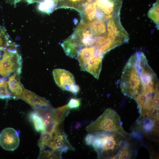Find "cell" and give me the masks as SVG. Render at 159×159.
<instances>
[{
  "label": "cell",
  "instance_id": "6da1fadb",
  "mask_svg": "<svg viewBox=\"0 0 159 159\" xmlns=\"http://www.w3.org/2000/svg\"><path fill=\"white\" fill-rule=\"evenodd\" d=\"M144 57L142 52L131 56L121 76L120 86L122 93L134 99L145 92L150 80L149 68L143 61Z\"/></svg>",
  "mask_w": 159,
  "mask_h": 159
},
{
  "label": "cell",
  "instance_id": "7a4b0ae2",
  "mask_svg": "<svg viewBox=\"0 0 159 159\" xmlns=\"http://www.w3.org/2000/svg\"><path fill=\"white\" fill-rule=\"evenodd\" d=\"M126 140L120 134L109 132L89 133L85 138L86 144L94 148L99 158L115 159Z\"/></svg>",
  "mask_w": 159,
  "mask_h": 159
},
{
  "label": "cell",
  "instance_id": "3957f363",
  "mask_svg": "<svg viewBox=\"0 0 159 159\" xmlns=\"http://www.w3.org/2000/svg\"><path fill=\"white\" fill-rule=\"evenodd\" d=\"M122 0H94L81 14L82 20L107 21L120 14Z\"/></svg>",
  "mask_w": 159,
  "mask_h": 159
},
{
  "label": "cell",
  "instance_id": "277c9868",
  "mask_svg": "<svg viewBox=\"0 0 159 159\" xmlns=\"http://www.w3.org/2000/svg\"><path fill=\"white\" fill-rule=\"evenodd\" d=\"M86 129L88 133L104 132H116L123 136L126 139L131 135L124 130L120 116L111 108L106 109L98 118L87 125Z\"/></svg>",
  "mask_w": 159,
  "mask_h": 159
},
{
  "label": "cell",
  "instance_id": "5b68a950",
  "mask_svg": "<svg viewBox=\"0 0 159 159\" xmlns=\"http://www.w3.org/2000/svg\"><path fill=\"white\" fill-rule=\"evenodd\" d=\"M61 127L53 132L51 139L41 147L42 150L52 158H60L63 153L74 148L68 142L65 133Z\"/></svg>",
  "mask_w": 159,
  "mask_h": 159
},
{
  "label": "cell",
  "instance_id": "8992f818",
  "mask_svg": "<svg viewBox=\"0 0 159 159\" xmlns=\"http://www.w3.org/2000/svg\"><path fill=\"white\" fill-rule=\"evenodd\" d=\"M22 61L21 56L16 50H5L0 61V74L4 77L12 72L20 75Z\"/></svg>",
  "mask_w": 159,
  "mask_h": 159
},
{
  "label": "cell",
  "instance_id": "52a82bcc",
  "mask_svg": "<svg viewBox=\"0 0 159 159\" xmlns=\"http://www.w3.org/2000/svg\"><path fill=\"white\" fill-rule=\"evenodd\" d=\"M107 34L115 47L128 42L129 35L122 25L120 15L107 21Z\"/></svg>",
  "mask_w": 159,
  "mask_h": 159
},
{
  "label": "cell",
  "instance_id": "ba28073f",
  "mask_svg": "<svg viewBox=\"0 0 159 159\" xmlns=\"http://www.w3.org/2000/svg\"><path fill=\"white\" fill-rule=\"evenodd\" d=\"M19 142L18 131L12 128H5L0 133V144L5 150H15L18 147Z\"/></svg>",
  "mask_w": 159,
  "mask_h": 159
},
{
  "label": "cell",
  "instance_id": "9c48e42d",
  "mask_svg": "<svg viewBox=\"0 0 159 159\" xmlns=\"http://www.w3.org/2000/svg\"><path fill=\"white\" fill-rule=\"evenodd\" d=\"M20 98L29 104L37 111L51 106L49 101L46 99L26 89H24L22 94Z\"/></svg>",
  "mask_w": 159,
  "mask_h": 159
},
{
  "label": "cell",
  "instance_id": "30bf717a",
  "mask_svg": "<svg viewBox=\"0 0 159 159\" xmlns=\"http://www.w3.org/2000/svg\"><path fill=\"white\" fill-rule=\"evenodd\" d=\"M53 74L56 84L63 90H68L72 85L75 84L73 74L64 69H56L53 70Z\"/></svg>",
  "mask_w": 159,
  "mask_h": 159
},
{
  "label": "cell",
  "instance_id": "8fae6325",
  "mask_svg": "<svg viewBox=\"0 0 159 159\" xmlns=\"http://www.w3.org/2000/svg\"><path fill=\"white\" fill-rule=\"evenodd\" d=\"M103 55L96 51L90 59L85 69L96 78L98 79L102 68Z\"/></svg>",
  "mask_w": 159,
  "mask_h": 159
},
{
  "label": "cell",
  "instance_id": "7c38bea8",
  "mask_svg": "<svg viewBox=\"0 0 159 159\" xmlns=\"http://www.w3.org/2000/svg\"><path fill=\"white\" fill-rule=\"evenodd\" d=\"M94 0H58L56 9L71 8L82 12L87 5Z\"/></svg>",
  "mask_w": 159,
  "mask_h": 159
},
{
  "label": "cell",
  "instance_id": "4fadbf2b",
  "mask_svg": "<svg viewBox=\"0 0 159 159\" xmlns=\"http://www.w3.org/2000/svg\"><path fill=\"white\" fill-rule=\"evenodd\" d=\"M96 52V49L94 46L85 47L79 51L76 57L81 70L85 71L88 62Z\"/></svg>",
  "mask_w": 159,
  "mask_h": 159
},
{
  "label": "cell",
  "instance_id": "5bb4252c",
  "mask_svg": "<svg viewBox=\"0 0 159 159\" xmlns=\"http://www.w3.org/2000/svg\"><path fill=\"white\" fill-rule=\"evenodd\" d=\"M19 75L14 73L9 77L8 84L9 88L12 93L16 96L20 97L24 89L18 77Z\"/></svg>",
  "mask_w": 159,
  "mask_h": 159
},
{
  "label": "cell",
  "instance_id": "9a60e30c",
  "mask_svg": "<svg viewBox=\"0 0 159 159\" xmlns=\"http://www.w3.org/2000/svg\"><path fill=\"white\" fill-rule=\"evenodd\" d=\"M127 139L115 156V158L130 159L134 156L135 151L133 145Z\"/></svg>",
  "mask_w": 159,
  "mask_h": 159
},
{
  "label": "cell",
  "instance_id": "2e32d148",
  "mask_svg": "<svg viewBox=\"0 0 159 159\" xmlns=\"http://www.w3.org/2000/svg\"><path fill=\"white\" fill-rule=\"evenodd\" d=\"M29 118L32 123L35 129L37 132H42L46 130L43 118L37 111H34L29 115Z\"/></svg>",
  "mask_w": 159,
  "mask_h": 159
},
{
  "label": "cell",
  "instance_id": "e0dca14e",
  "mask_svg": "<svg viewBox=\"0 0 159 159\" xmlns=\"http://www.w3.org/2000/svg\"><path fill=\"white\" fill-rule=\"evenodd\" d=\"M70 110L67 105L55 109L54 122L56 125L59 126L61 125Z\"/></svg>",
  "mask_w": 159,
  "mask_h": 159
},
{
  "label": "cell",
  "instance_id": "ac0fdd59",
  "mask_svg": "<svg viewBox=\"0 0 159 159\" xmlns=\"http://www.w3.org/2000/svg\"><path fill=\"white\" fill-rule=\"evenodd\" d=\"M56 5L53 0H44L39 3L37 9L40 11L49 14L56 9Z\"/></svg>",
  "mask_w": 159,
  "mask_h": 159
},
{
  "label": "cell",
  "instance_id": "d6986e66",
  "mask_svg": "<svg viewBox=\"0 0 159 159\" xmlns=\"http://www.w3.org/2000/svg\"><path fill=\"white\" fill-rule=\"evenodd\" d=\"M159 0H156L153 6L149 10L148 13V17L152 20L156 25V27L159 29Z\"/></svg>",
  "mask_w": 159,
  "mask_h": 159
},
{
  "label": "cell",
  "instance_id": "ffe728a7",
  "mask_svg": "<svg viewBox=\"0 0 159 159\" xmlns=\"http://www.w3.org/2000/svg\"><path fill=\"white\" fill-rule=\"evenodd\" d=\"M11 94L7 89V82L4 80L0 82V98H9L11 97Z\"/></svg>",
  "mask_w": 159,
  "mask_h": 159
},
{
  "label": "cell",
  "instance_id": "44dd1931",
  "mask_svg": "<svg viewBox=\"0 0 159 159\" xmlns=\"http://www.w3.org/2000/svg\"><path fill=\"white\" fill-rule=\"evenodd\" d=\"M52 134L53 133L46 131L42 132L38 141V144L39 147L49 141L52 137Z\"/></svg>",
  "mask_w": 159,
  "mask_h": 159
},
{
  "label": "cell",
  "instance_id": "7402d4cb",
  "mask_svg": "<svg viewBox=\"0 0 159 159\" xmlns=\"http://www.w3.org/2000/svg\"><path fill=\"white\" fill-rule=\"evenodd\" d=\"M81 104V100L80 99L71 98L67 104L68 107L70 109H77L79 107Z\"/></svg>",
  "mask_w": 159,
  "mask_h": 159
},
{
  "label": "cell",
  "instance_id": "603a6c76",
  "mask_svg": "<svg viewBox=\"0 0 159 159\" xmlns=\"http://www.w3.org/2000/svg\"><path fill=\"white\" fill-rule=\"evenodd\" d=\"M24 0H6V3L16 7V4Z\"/></svg>",
  "mask_w": 159,
  "mask_h": 159
},
{
  "label": "cell",
  "instance_id": "cb8c5ba5",
  "mask_svg": "<svg viewBox=\"0 0 159 159\" xmlns=\"http://www.w3.org/2000/svg\"><path fill=\"white\" fill-rule=\"evenodd\" d=\"M28 4L35 3H40L44 0H25Z\"/></svg>",
  "mask_w": 159,
  "mask_h": 159
},
{
  "label": "cell",
  "instance_id": "d4e9b609",
  "mask_svg": "<svg viewBox=\"0 0 159 159\" xmlns=\"http://www.w3.org/2000/svg\"><path fill=\"white\" fill-rule=\"evenodd\" d=\"M82 124V123L77 122L74 125L73 128L74 129H77L81 126Z\"/></svg>",
  "mask_w": 159,
  "mask_h": 159
},
{
  "label": "cell",
  "instance_id": "484cf974",
  "mask_svg": "<svg viewBox=\"0 0 159 159\" xmlns=\"http://www.w3.org/2000/svg\"><path fill=\"white\" fill-rule=\"evenodd\" d=\"M53 1L55 2V3L56 4V5H57V1L58 0H53Z\"/></svg>",
  "mask_w": 159,
  "mask_h": 159
},
{
  "label": "cell",
  "instance_id": "4316f807",
  "mask_svg": "<svg viewBox=\"0 0 159 159\" xmlns=\"http://www.w3.org/2000/svg\"><path fill=\"white\" fill-rule=\"evenodd\" d=\"M1 57V54H0V60Z\"/></svg>",
  "mask_w": 159,
  "mask_h": 159
},
{
  "label": "cell",
  "instance_id": "83f0119b",
  "mask_svg": "<svg viewBox=\"0 0 159 159\" xmlns=\"http://www.w3.org/2000/svg\"><path fill=\"white\" fill-rule=\"evenodd\" d=\"M1 80H0V81H1Z\"/></svg>",
  "mask_w": 159,
  "mask_h": 159
}]
</instances>
